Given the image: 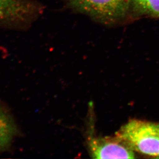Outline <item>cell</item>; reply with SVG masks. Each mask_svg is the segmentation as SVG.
Wrapping results in <instances>:
<instances>
[{"label": "cell", "mask_w": 159, "mask_h": 159, "mask_svg": "<svg viewBox=\"0 0 159 159\" xmlns=\"http://www.w3.org/2000/svg\"><path fill=\"white\" fill-rule=\"evenodd\" d=\"M74 11L106 25L122 21L131 9L130 0H65Z\"/></svg>", "instance_id": "cell-1"}, {"label": "cell", "mask_w": 159, "mask_h": 159, "mask_svg": "<svg viewBox=\"0 0 159 159\" xmlns=\"http://www.w3.org/2000/svg\"><path fill=\"white\" fill-rule=\"evenodd\" d=\"M116 135L134 152L159 158V132L155 123L132 120L122 126Z\"/></svg>", "instance_id": "cell-2"}, {"label": "cell", "mask_w": 159, "mask_h": 159, "mask_svg": "<svg viewBox=\"0 0 159 159\" xmlns=\"http://www.w3.org/2000/svg\"><path fill=\"white\" fill-rule=\"evenodd\" d=\"M41 6L32 0H0V25L24 26L41 12Z\"/></svg>", "instance_id": "cell-3"}, {"label": "cell", "mask_w": 159, "mask_h": 159, "mask_svg": "<svg viewBox=\"0 0 159 159\" xmlns=\"http://www.w3.org/2000/svg\"><path fill=\"white\" fill-rule=\"evenodd\" d=\"M88 145L94 159H134L135 152L130 146L117 136L89 137Z\"/></svg>", "instance_id": "cell-4"}, {"label": "cell", "mask_w": 159, "mask_h": 159, "mask_svg": "<svg viewBox=\"0 0 159 159\" xmlns=\"http://www.w3.org/2000/svg\"><path fill=\"white\" fill-rule=\"evenodd\" d=\"M15 133V126L12 119L0 107V151L7 147Z\"/></svg>", "instance_id": "cell-5"}, {"label": "cell", "mask_w": 159, "mask_h": 159, "mask_svg": "<svg viewBox=\"0 0 159 159\" xmlns=\"http://www.w3.org/2000/svg\"><path fill=\"white\" fill-rule=\"evenodd\" d=\"M131 8L139 14L159 18V0H130Z\"/></svg>", "instance_id": "cell-6"}, {"label": "cell", "mask_w": 159, "mask_h": 159, "mask_svg": "<svg viewBox=\"0 0 159 159\" xmlns=\"http://www.w3.org/2000/svg\"><path fill=\"white\" fill-rule=\"evenodd\" d=\"M155 125H156V127L157 129L158 130V131L159 132V124H156L155 123Z\"/></svg>", "instance_id": "cell-7"}]
</instances>
